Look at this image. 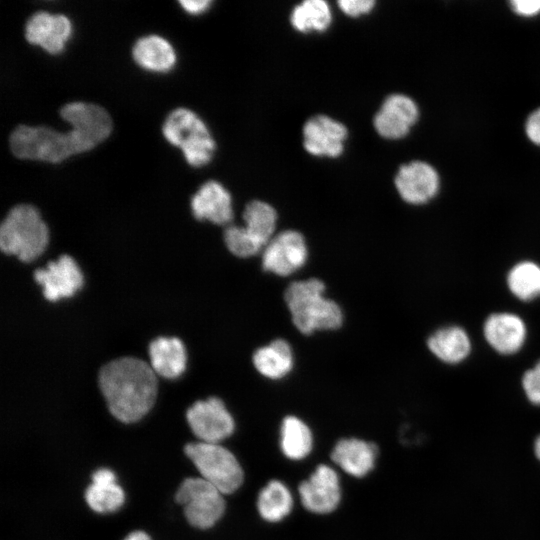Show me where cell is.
<instances>
[{
  "instance_id": "ac0fdd59",
  "label": "cell",
  "mask_w": 540,
  "mask_h": 540,
  "mask_svg": "<svg viewBox=\"0 0 540 540\" xmlns=\"http://www.w3.org/2000/svg\"><path fill=\"white\" fill-rule=\"evenodd\" d=\"M377 446L356 438L341 439L335 445L331 459L346 473L363 477L374 467Z\"/></svg>"
},
{
  "instance_id": "f546056e",
  "label": "cell",
  "mask_w": 540,
  "mask_h": 540,
  "mask_svg": "<svg viewBox=\"0 0 540 540\" xmlns=\"http://www.w3.org/2000/svg\"><path fill=\"white\" fill-rule=\"evenodd\" d=\"M522 387L527 399L533 405H540V361L523 374Z\"/></svg>"
},
{
  "instance_id": "30bf717a",
  "label": "cell",
  "mask_w": 540,
  "mask_h": 540,
  "mask_svg": "<svg viewBox=\"0 0 540 540\" xmlns=\"http://www.w3.org/2000/svg\"><path fill=\"white\" fill-rule=\"evenodd\" d=\"M347 136L346 126L327 115L313 116L303 127L304 148L318 157L340 156Z\"/></svg>"
},
{
  "instance_id": "8992f818",
  "label": "cell",
  "mask_w": 540,
  "mask_h": 540,
  "mask_svg": "<svg viewBox=\"0 0 540 540\" xmlns=\"http://www.w3.org/2000/svg\"><path fill=\"white\" fill-rule=\"evenodd\" d=\"M203 479L223 494L235 492L243 483L244 473L236 457L216 443L194 442L184 447Z\"/></svg>"
},
{
  "instance_id": "484cf974",
  "label": "cell",
  "mask_w": 540,
  "mask_h": 540,
  "mask_svg": "<svg viewBox=\"0 0 540 540\" xmlns=\"http://www.w3.org/2000/svg\"><path fill=\"white\" fill-rule=\"evenodd\" d=\"M293 506L288 488L278 480L270 481L259 493L257 508L263 519L277 522L286 517Z\"/></svg>"
},
{
  "instance_id": "d590c367",
  "label": "cell",
  "mask_w": 540,
  "mask_h": 540,
  "mask_svg": "<svg viewBox=\"0 0 540 540\" xmlns=\"http://www.w3.org/2000/svg\"><path fill=\"white\" fill-rule=\"evenodd\" d=\"M534 452L538 460L540 461V435L536 438L534 443Z\"/></svg>"
},
{
  "instance_id": "7c38bea8",
  "label": "cell",
  "mask_w": 540,
  "mask_h": 540,
  "mask_svg": "<svg viewBox=\"0 0 540 540\" xmlns=\"http://www.w3.org/2000/svg\"><path fill=\"white\" fill-rule=\"evenodd\" d=\"M299 494L302 505L310 512H332L341 497L337 473L327 465H319L313 474L300 484Z\"/></svg>"
},
{
  "instance_id": "603a6c76",
  "label": "cell",
  "mask_w": 540,
  "mask_h": 540,
  "mask_svg": "<svg viewBox=\"0 0 540 540\" xmlns=\"http://www.w3.org/2000/svg\"><path fill=\"white\" fill-rule=\"evenodd\" d=\"M132 55L139 66L155 72L169 71L176 61L171 44L158 35L140 38L133 47Z\"/></svg>"
},
{
  "instance_id": "1f68e13d",
  "label": "cell",
  "mask_w": 540,
  "mask_h": 540,
  "mask_svg": "<svg viewBox=\"0 0 540 540\" xmlns=\"http://www.w3.org/2000/svg\"><path fill=\"white\" fill-rule=\"evenodd\" d=\"M512 9L522 16H534L540 12V0H514Z\"/></svg>"
},
{
  "instance_id": "cb8c5ba5",
  "label": "cell",
  "mask_w": 540,
  "mask_h": 540,
  "mask_svg": "<svg viewBox=\"0 0 540 540\" xmlns=\"http://www.w3.org/2000/svg\"><path fill=\"white\" fill-rule=\"evenodd\" d=\"M252 361L261 375L270 379H280L286 376L293 367L291 346L284 339H275L257 349Z\"/></svg>"
},
{
  "instance_id": "4316f807",
  "label": "cell",
  "mask_w": 540,
  "mask_h": 540,
  "mask_svg": "<svg viewBox=\"0 0 540 540\" xmlns=\"http://www.w3.org/2000/svg\"><path fill=\"white\" fill-rule=\"evenodd\" d=\"M281 449L292 460L306 457L312 449V434L309 427L295 416L284 418L281 426Z\"/></svg>"
},
{
  "instance_id": "277c9868",
  "label": "cell",
  "mask_w": 540,
  "mask_h": 540,
  "mask_svg": "<svg viewBox=\"0 0 540 540\" xmlns=\"http://www.w3.org/2000/svg\"><path fill=\"white\" fill-rule=\"evenodd\" d=\"M49 240V231L36 207L18 204L12 207L0 225V249L22 262L40 256Z\"/></svg>"
},
{
  "instance_id": "7402d4cb",
  "label": "cell",
  "mask_w": 540,
  "mask_h": 540,
  "mask_svg": "<svg viewBox=\"0 0 540 540\" xmlns=\"http://www.w3.org/2000/svg\"><path fill=\"white\" fill-rule=\"evenodd\" d=\"M243 220L245 234L260 251L263 250L274 237L277 223L275 209L264 201H250L243 211Z\"/></svg>"
},
{
  "instance_id": "4fadbf2b",
  "label": "cell",
  "mask_w": 540,
  "mask_h": 540,
  "mask_svg": "<svg viewBox=\"0 0 540 540\" xmlns=\"http://www.w3.org/2000/svg\"><path fill=\"white\" fill-rule=\"evenodd\" d=\"M395 186L404 201L420 205L437 194L439 176L431 165L422 161H412L399 168L395 176Z\"/></svg>"
},
{
  "instance_id": "8fae6325",
  "label": "cell",
  "mask_w": 540,
  "mask_h": 540,
  "mask_svg": "<svg viewBox=\"0 0 540 540\" xmlns=\"http://www.w3.org/2000/svg\"><path fill=\"white\" fill-rule=\"evenodd\" d=\"M33 277L43 287V295L49 301L70 297L83 285L80 268L67 254L48 262L46 268L36 269Z\"/></svg>"
},
{
  "instance_id": "ba28073f",
  "label": "cell",
  "mask_w": 540,
  "mask_h": 540,
  "mask_svg": "<svg viewBox=\"0 0 540 540\" xmlns=\"http://www.w3.org/2000/svg\"><path fill=\"white\" fill-rule=\"evenodd\" d=\"M187 422L201 442L219 444L234 431V420L221 399L196 401L186 412Z\"/></svg>"
},
{
  "instance_id": "7a4b0ae2",
  "label": "cell",
  "mask_w": 540,
  "mask_h": 540,
  "mask_svg": "<svg viewBox=\"0 0 540 540\" xmlns=\"http://www.w3.org/2000/svg\"><path fill=\"white\" fill-rule=\"evenodd\" d=\"M98 385L110 413L124 423L140 420L157 396L155 372L135 357H121L102 366Z\"/></svg>"
},
{
  "instance_id": "f1b7e54d",
  "label": "cell",
  "mask_w": 540,
  "mask_h": 540,
  "mask_svg": "<svg viewBox=\"0 0 540 540\" xmlns=\"http://www.w3.org/2000/svg\"><path fill=\"white\" fill-rule=\"evenodd\" d=\"M224 242L232 254L241 258L254 256L260 252L240 226H229L224 232Z\"/></svg>"
},
{
  "instance_id": "d4e9b609",
  "label": "cell",
  "mask_w": 540,
  "mask_h": 540,
  "mask_svg": "<svg viewBox=\"0 0 540 540\" xmlns=\"http://www.w3.org/2000/svg\"><path fill=\"white\" fill-rule=\"evenodd\" d=\"M331 20V9L324 0H305L296 5L290 14L291 25L302 33L325 31Z\"/></svg>"
},
{
  "instance_id": "ffe728a7",
  "label": "cell",
  "mask_w": 540,
  "mask_h": 540,
  "mask_svg": "<svg viewBox=\"0 0 540 540\" xmlns=\"http://www.w3.org/2000/svg\"><path fill=\"white\" fill-rule=\"evenodd\" d=\"M151 367L155 374L167 379L179 377L186 367L183 343L175 337H158L149 344Z\"/></svg>"
},
{
  "instance_id": "e575fe53",
  "label": "cell",
  "mask_w": 540,
  "mask_h": 540,
  "mask_svg": "<svg viewBox=\"0 0 540 540\" xmlns=\"http://www.w3.org/2000/svg\"><path fill=\"white\" fill-rule=\"evenodd\" d=\"M124 540H151L149 535L143 531H134L127 535Z\"/></svg>"
},
{
  "instance_id": "4dcf8cb0",
  "label": "cell",
  "mask_w": 540,
  "mask_h": 540,
  "mask_svg": "<svg viewBox=\"0 0 540 540\" xmlns=\"http://www.w3.org/2000/svg\"><path fill=\"white\" fill-rule=\"evenodd\" d=\"M339 8L352 17H357L369 13L374 5V0H340L337 2Z\"/></svg>"
},
{
  "instance_id": "44dd1931",
  "label": "cell",
  "mask_w": 540,
  "mask_h": 540,
  "mask_svg": "<svg viewBox=\"0 0 540 540\" xmlns=\"http://www.w3.org/2000/svg\"><path fill=\"white\" fill-rule=\"evenodd\" d=\"M429 350L448 364L462 362L471 351V340L459 326H447L435 331L427 340Z\"/></svg>"
},
{
  "instance_id": "83f0119b",
  "label": "cell",
  "mask_w": 540,
  "mask_h": 540,
  "mask_svg": "<svg viewBox=\"0 0 540 540\" xmlns=\"http://www.w3.org/2000/svg\"><path fill=\"white\" fill-rule=\"evenodd\" d=\"M507 285L518 299L530 301L540 296V266L522 261L512 267L507 275Z\"/></svg>"
},
{
  "instance_id": "2e32d148",
  "label": "cell",
  "mask_w": 540,
  "mask_h": 540,
  "mask_svg": "<svg viewBox=\"0 0 540 540\" xmlns=\"http://www.w3.org/2000/svg\"><path fill=\"white\" fill-rule=\"evenodd\" d=\"M483 333L488 344L501 354H513L523 346L527 329L516 314L500 312L491 314L484 323Z\"/></svg>"
},
{
  "instance_id": "9c48e42d",
  "label": "cell",
  "mask_w": 540,
  "mask_h": 540,
  "mask_svg": "<svg viewBox=\"0 0 540 540\" xmlns=\"http://www.w3.org/2000/svg\"><path fill=\"white\" fill-rule=\"evenodd\" d=\"M308 250L303 235L286 230L274 236L262 253V267L278 276H288L304 266Z\"/></svg>"
},
{
  "instance_id": "5bb4252c",
  "label": "cell",
  "mask_w": 540,
  "mask_h": 540,
  "mask_svg": "<svg viewBox=\"0 0 540 540\" xmlns=\"http://www.w3.org/2000/svg\"><path fill=\"white\" fill-rule=\"evenodd\" d=\"M418 119L415 102L406 95H389L373 119L377 133L386 139H400L407 135Z\"/></svg>"
},
{
  "instance_id": "d6986e66",
  "label": "cell",
  "mask_w": 540,
  "mask_h": 540,
  "mask_svg": "<svg viewBox=\"0 0 540 540\" xmlns=\"http://www.w3.org/2000/svg\"><path fill=\"white\" fill-rule=\"evenodd\" d=\"M85 499L93 511L111 513L123 505L125 494L117 484L114 472L101 468L92 474V483L86 489Z\"/></svg>"
},
{
  "instance_id": "d6a6232c",
  "label": "cell",
  "mask_w": 540,
  "mask_h": 540,
  "mask_svg": "<svg viewBox=\"0 0 540 540\" xmlns=\"http://www.w3.org/2000/svg\"><path fill=\"white\" fill-rule=\"evenodd\" d=\"M525 128L528 138L533 143L540 145V109L528 117Z\"/></svg>"
},
{
  "instance_id": "3957f363",
  "label": "cell",
  "mask_w": 540,
  "mask_h": 540,
  "mask_svg": "<svg viewBox=\"0 0 540 540\" xmlns=\"http://www.w3.org/2000/svg\"><path fill=\"white\" fill-rule=\"evenodd\" d=\"M325 285L316 278L292 282L284 293L294 326L303 334L334 330L343 322L340 306L324 296Z\"/></svg>"
},
{
  "instance_id": "52a82bcc",
  "label": "cell",
  "mask_w": 540,
  "mask_h": 540,
  "mask_svg": "<svg viewBox=\"0 0 540 540\" xmlns=\"http://www.w3.org/2000/svg\"><path fill=\"white\" fill-rule=\"evenodd\" d=\"M223 493L203 479L187 478L179 486L175 500L183 507L187 521L194 527H212L225 511Z\"/></svg>"
},
{
  "instance_id": "9a60e30c",
  "label": "cell",
  "mask_w": 540,
  "mask_h": 540,
  "mask_svg": "<svg viewBox=\"0 0 540 540\" xmlns=\"http://www.w3.org/2000/svg\"><path fill=\"white\" fill-rule=\"evenodd\" d=\"M72 33L70 20L62 14L39 11L30 16L25 25V37L50 54L60 53Z\"/></svg>"
},
{
  "instance_id": "5b68a950",
  "label": "cell",
  "mask_w": 540,
  "mask_h": 540,
  "mask_svg": "<svg viewBox=\"0 0 540 540\" xmlns=\"http://www.w3.org/2000/svg\"><path fill=\"white\" fill-rule=\"evenodd\" d=\"M162 132L172 145L178 146L188 164L206 165L215 151V141L206 124L193 111L177 108L166 117Z\"/></svg>"
},
{
  "instance_id": "e0dca14e",
  "label": "cell",
  "mask_w": 540,
  "mask_h": 540,
  "mask_svg": "<svg viewBox=\"0 0 540 540\" xmlns=\"http://www.w3.org/2000/svg\"><path fill=\"white\" fill-rule=\"evenodd\" d=\"M191 208L197 220H209L218 225L228 224L233 218L232 198L219 182H205L191 199Z\"/></svg>"
},
{
  "instance_id": "836d02e7",
  "label": "cell",
  "mask_w": 540,
  "mask_h": 540,
  "mask_svg": "<svg viewBox=\"0 0 540 540\" xmlns=\"http://www.w3.org/2000/svg\"><path fill=\"white\" fill-rule=\"evenodd\" d=\"M179 3L185 11L197 15L207 10L212 2L210 0H181Z\"/></svg>"
},
{
  "instance_id": "6da1fadb",
  "label": "cell",
  "mask_w": 540,
  "mask_h": 540,
  "mask_svg": "<svg viewBox=\"0 0 540 540\" xmlns=\"http://www.w3.org/2000/svg\"><path fill=\"white\" fill-rule=\"evenodd\" d=\"M71 125L67 132L46 126H17L9 137L12 153L21 159L59 163L71 155L89 151L112 131V120L99 105L71 102L60 109Z\"/></svg>"
}]
</instances>
